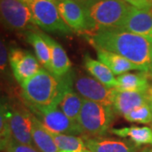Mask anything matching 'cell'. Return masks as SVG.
Listing matches in <instances>:
<instances>
[{
    "label": "cell",
    "mask_w": 152,
    "mask_h": 152,
    "mask_svg": "<svg viewBox=\"0 0 152 152\" xmlns=\"http://www.w3.org/2000/svg\"><path fill=\"white\" fill-rule=\"evenodd\" d=\"M96 49L118 54L138 66L140 71L151 70L152 43L146 38L123 29H103L84 35Z\"/></svg>",
    "instance_id": "cell-1"
},
{
    "label": "cell",
    "mask_w": 152,
    "mask_h": 152,
    "mask_svg": "<svg viewBox=\"0 0 152 152\" xmlns=\"http://www.w3.org/2000/svg\"><path fill=\"white\" fill-rule=\"evenodd\" d=\"M23 97L28 106L38 108L58 107L64 94L73 86V73L57 76L50 71L41 69L35 75L21 85Z\"/></svg>",
    "instance_id": "cell-2"
},
{
    "label": "cell",
    "mask_w": 152,
    "mask_h": 152,
    "mask_svg": "<svg viewBox=\"0 0 152 152\" xmlns=\"http://www.w3.org/2000/svg\"><path fill=\"white\" fill-rule=\"evenodd\" d=\"M83 7L89 23L87 34L103 29H121L129 5L124 0H91Z\"/></svg>",
    "instance_id": "cell-3"
},
{
    "label": "cell",
    "mask_w": 152,
    "mask_h": 152,
    "mask_svg": "<svg viewBox=\"0 0 152 152\" xmlns=\"http://www.w3.org/2000/svg\"><path fill=\"white\" fill-rule=\"evenodd\" d=\"M115 118L112 106L91 102L83 98V105L80 113L78 124L83 134L92 137L105 135Z\"/></svg>",
    "instance_id": "cell-4"
},
{
    "label": "cell",
    "mask_w": 152,
    "mask_h": 152,
    "mask_svg": "<svg viewBox=\"0 0 152 152\" xmlns=\"http://www.w3.org/2000/svg\"><path fill=\"white\" fill-rule=\"evenodd\" d=\"M32 14L35 26L48 33L69 36L73 31L60 16L54 2L52 0H32L27 3Z\"/></svg>",
    "instance_id": "cell-5"
},
{
    "label": "cell",
    "mask_w": 152,
    "mask_h": 152,
    "mask_svg": "<svg viewBox=\"0 0 152 152\" xmlns=\"http://www.w3.org/2000/svg\"><path fill=\"white\" fill-rule=\"evenodd\" d=\"M0 26L11 31L36 29L31 9L22 0H0Z\"/></svg>",
    "instance_id": "cell-6"
},
{
    "label": "cell",
    "mask_w": 152,
    "mask_h": 152,
    "mask_svg": "<svg viewBox=\"0 0 152 152\" xmlns=\"http://www.w3.org/2000/svg\"><path fill=\"white\" fill-rule=\"evenodd\" d=\"M28 107L31 113L51 133L70 135L84 134L79 124L69 118L63 111L58 108V107L53 108H38L31 106Z\"/></svg>",
    "instance_id": "cell-7"
},
{
    "label": "cell",
    "mask_w": 152,
    "mask_h": 152,
    "mask_svg": "<svg viewBox=\"0 0 152 152\" xmlns=\"http://www.w3.org/2000/svg\"><path fill=\"white\" fill-rule=\"evenodd\" d=\"M73 86L82 98L98 103L112 106L114 89H109L92 77L73 73Z\"/></svg>",
    "instance_id": "cell-8"
},
{
    "label": "cell",
    "mask_w": 152,
    "mask_h": 152,
    "mask_svg": "<svg viewBox=\"0 0 152 152\" xmlns=\"http://www.w3.org/2000/svg\"><path fill=\"white\" fill-rule=\"evenodd\" d=\"M9 60L13 75L20 85L33 77L41 69L37 58L31 52L18 47L10 48Z\"/></svg>",
    "instance_id": "cell-9"
},
{
    "label": "cell",
    "mask_w": 152,
    "mask_h": 152,
    "mask_svg": "<svg viewBox=\"0 0 152 152\" xmlns=\"http://www.w3.org/2000/svg\"><path fill=\"white\" fill-rule=\"evenodd\" d=\"M32 113L20 106L10 104L9 130L11 139L24 145H34L31 134Z\"/></svg>",
    "instance_id": "cell-10"
},
{
    "label": "cell",
    "mask_w": 152,
    "mask_h": 152,
    "mask_svg": "<svg viewBox=\"0 0 152 152\" xmlns=\"http://www.w3.org/2000/svg\"><path fill=\"white\" fill-rule=\"evenodd\" d=\"M55 4L63 20L73 31L86 34L89 23L84 7L76 0H56Z\"/></svg>",
    "instance_id": "cell-11"
},
{
    "label": "cell",
    "mask_w": 152,
    "mask_h": 152,
    "mask_svg": "<svg viewBox=\"0 0 152 152\" xmlns=\"http://www.w3.org/2000/svg\"><path fill=\"white\" fill-rule=\"evenodd\" d=\"M121 29L144 37L152 43V8L138 9L129 5Z\"/></svg>",
    "instance_id": "cell-12"
},
{
    "label": "cell",
    "mask_w": 152,
    "mask_h": 152,
    "mask_svg": "<svg viewBox=\"0 0 152 152\" xmlns=\"http://www.w3.org/2000/svg\"><path fill=\"white\" fill-rule=\"evenodd\" d=\"M152 97L149 92L124 91L114 89L113 98V108L115 113L124 117L130 111L140 107L142 105L150 103Z\"/></svg>",
    "instance_id": "cell-13"
},
{
    "label": "cell",
    "mask_w": 152,
    "mask_h": 152,
    "mask_svg": "<svg viewBox=\"0 0 152 152\" xmlns=\"http://www.w3.org/2000/svg\"><path fill=\"white\" fill-rule=\"evenodd\" d=\"M86 148L91 152H139L140 147L130 140H122L112 138L83 137Z\"/></svg>",
    "instance_id": "cell-14"
},
{
    "label": "cell",
    "mask_w": 152,
    "mask_h": 152,
    "mask_svg": "<svg viewBox=\"0 0 152 152\" xmlns=\"http://www.w3.org/2000/svg\"><path fill=\"white\" fill-rule=\"evenodd\" d=\"M41 35L48 45L51 52L50 72L59 77L69 73L71 70V62L64 48L48 35L43 32H41Z\"/></svg>",
    "instance_id": "cell-15"
},
{
    "label": "cell",
    "mask_w": 152,
    "mask_h": 152,
    "mask_svg": "<svg viewBox=\"0 0 152 152\" xmlns=\"http://www.w3.org/2000/svg\"><path fill=\"white\" fill-rule=\"evenodd\" d=\"M100 62L107 66L114 75H121L131 70H140V69L125 58L102 49H96Z\"/></svg>",
    "instance_id": "cell-16"
},
{
    "label": "cell",
    "mask_w": 152,
    "mask_h": 152,
    "mask_svg": "<svg viewBox=\"0 0 152 152\" xmlns=\"http://www.w3.org/2000/svg\"><path fill=\"white\" fill-rule=\"evenodd\" d=\"M149 73L141 71L139 73H125L117 78V90L124 91L147 92L151 88L149 83Z\"/></svg>",
    "instance_id": "cell-17"
},
{
    "label": "cell",
    "mask_w": 152,
    "mask_h": 152,
    "mask_svg": "<svg viewBox=\"0 0 152 152\" xmlns=\"http://www.w3.org/2000/svg\"><path fill=\"white\" fill-rule=\"evenodd\" d=\"M84 63L86 70L102 85L109 89H116L118 86L117 79L113 73L102 62L92 58L86 54L84 58Z\"/></svg>",
    "instance_id": "cell-18"
},
{
    "label": "cell",
    "mask_w": 152,
    "mask_h": 152,
    "mask_svg": "<svg viewBox=\"0 0 152 152\" xmlns=\"http://www.w3.org/2000/svg\"><path fill=\"white\" fill-rule=\"evenodd\" d=\"M32 129L31 134L34 145L40 152H58L59 151L55 144L53 138L43 124L32 114Z\"/></svg>",
    "instance_id": "cell-19"
},
{
    "label": "cell",
    "mask_w": 152,
    "mask_h": 152,
    "mask_svg": "<svg viewBox=\"0 0 152 152\" xmlns=\"http://www.w3.org/2000/svg\"><path fill=\"white\" fill-rule=\"evenodd\" d=\"M25 38L28 43L31 44L37 55L39 63L47 70L50 71L51 68V52L48 45L42 37L39 31L31 30L24 32Z\"/></svg>",
    "instance_id": "cell-20"
},
{
    "label": "cell",
    "mask_w": 152,
    "mask_h": 152,
    "mask_svg": "<svg viewBox=\"0 0 152 152\" xmlns=\"http://www.w3.org/2000/svg\"><path fill=\"white\" fill-rule=\"evenodd\" d=\"M111 132L121 138H129V140L137 146L152 145V129L149 127L131 126L120 129H113Z\"/></svg>",
    "instance_id": "cell-21"
},
{
    "label": "cell",
    "mask_w": 152,
    "mask_h": 152,
    "mask_svg": "<svg viewBox=\"0 0 152 152\" xmlns=\"http://www.w3.org/2000/svg\"><path fill=\"white\" fill-rule=\"evenodd\" d=\"M82 105L83 98L74 91L73 86H70L64 94L58 107L69 118L78 123Z\"/></svg>",
    "instance_id": "cell-22"
},
{
    "label": "cell",
    "mask_w": 152,
    "mask_h": 152,
    "mask_svg": "<svg viewBox=\"0 0 152 152\" xmlns=\"http://www.w3.org/2000/svg\"><path fill=\"white\" fill-rule=\"evenodd\" d=\"M51 134L53 138V140L58 151L68 152H84L87 150L84 139L80 137L54 133H51Z\"/></svg>",
    "instance_id": "cell-23"
},
{
    "label": "cell",
    "mask_w": 152,
    "mask_h": 152,
    "mask_svg": "<svg viewBox=\"0 0 152 152\" xmlns=\"http://www.w3.org/2000/svg\"><path fill=\"white\" fill-rule=\"evenodd\" d=\"M125 119L131 123H138V124H151L152 122V108L150 103L142 105L130 111L124 117Z\"/></svg>",
    "instance_id": "cell-24"
},
{
    "label": "cell",
    "mask_w": 152,
    "mask_h": 152,
    "mask_svg": "<svg viewBox=\"0 0 152 152\" xmlns=\"http://www.w3.org/2000/svg\"><path fill=\"white\" fill-rule=\"evenodd\" d=\"M9 49L4 37L0 34V80L8 81L10 77Z\"/></svg>",
    "instance_id": "cell-25"
},
{
    "label": "cell",
    "mask_w": 152,
    "mask_h": 152,
    "mask_svg": "<svg viewBox=\"0 0 152 152\" xmlns=\"http://www.w3.org/2000/svg\"><path fill=\"white\" fill-rule=\"evenodd\" d=\"M9 113L10 104L0 102V134L11 138L9 130Z\"/></svg>",
    "instance_id": "cell-26"
},
{
    "label": "cell",
    "mask_w": 152,
    "mask_h": 152,
    "mask_svg": "<svg viewBox=\"0 0 152 152\" xmlns=\"http://www.w3.org/2000/svg\"><path fill=\"white\" fill-rule=\"evenodd\" d=\"M5 150L7 152H40L32 145H24L10 139L6 145Z\"/></svg>",
    "instance_id": "cell-27"
},
{
    "label": "cell",
    "mask_w": 152,
    "mask_h": 152,
    "mask_svg": "<svg viewBox=\"0 0 152 152\" xmlns=\"http://www.w3.org/2000/svg\"><path fill=\"white\" fill-rule=\"evenodd\" d=\"M124 2L129 4L131 6L138 9H151L152 8L147 0H124Z\"/></svg>",
    "instance_id": "cell-28"
},
{
    "label": "cell",
    "mask_w": 152,
    "mask_h": 152,
    "mask_svg": "<svg viewBox=\"0 0 152 152\" xmlns=\"http://www.w3.org/2000/svg\"><path fill=\"white\" fill-rule=\"evenodd\" d=\"M11 138H7L5 136L0 134V150H4L7 145L8 141L10 140Z\"/></svg>",
    "instance_id": "cell-29"
},
{
    "label": "cell",
    "mask_w": 152,
    "mask_h": 152,
    "mask_svg": "<svg viewBox=\"0 0 152 152\" xmlns=\"http://www.w3.org/2000/svg\"><path fill=\"white\" fill-rule=\"evenodd\" d=\"M76 1H77V2H79L82 6H84V5H86L87 3H89L91 0H76Z\"/></svg>",
    "instance_id": "cell-30"
},
{
    "label": "cell",
    "mask_w": 152,
    "mask_h": 152,
    "mask_svg": "<svg viewBox=\"0 0 152 152\" xmlns=\"http://www.w3.org/2000/svg\"><path fill=\"white\" fill-rule=\"evenodd\" d=\"M148 92L150 94V96L152 97V86H151V88L149 89V91H148Z\"/></svg>",
    "instance_id": "cell-31"
},
{
    "label": "cell",
    "mask_w": 152,
    "mask_h": 152,
    "mask_svg": "<svg viewBox=\"0 0 152 152\" xmlns=\"http://www.w3.org/2000/svg\"><path fill=\"white\" fill-rule=\"evenodd\" d=\"M147 148H148V147H145V148H144V149H143V150H141V151H139V152H146V151H147Z\"/></svg>",
    "instance_id": "cell-32"
},
{
    "label": "cell",
    "mask_w": 152,
    "mask_h": 152,
    "mask_svg": "<svg viewBox=\"0 0 152 152\" xmlns=\"http://www.w3.org/2000/svg\"><path fill=\"white\" fill-rule=\"evenodd\" d=\"M146 152H152V148H149V147H148V148H147Z\"/></svg>",
    "instance_id": "cell-33"
},
{
    "label": "cell",
    "mask_w": 152,
    "mask_h": 152,
    "mask_svg": "<svg viewBox=\"0 0 152 152\" xmlns=\"http://www.w3.org/2000/svg\"><path fill=\"white\" fill-rule=\"evenodd\" d=\"M147 1H148V3L150 4V5L152 7V0H147Z\"/></svg>",
    "instance_id": "cell-34"
},
{
    "label": "cell",
    "mask_w": 152,
    "mask_h": 152,
    "mask_svg": "<svg viewBox=\"0 0 152 152\" xmlns=\"http://www.w3.org/2000/svg\"><path fill=\"white\" fill-rule=\"evenodd\" d=\"M22 1H23V2H25V3H26V4H27V3H29V2H30V1H32V0H22Z\"/></svg>",
    "instance_id": "cell-35"
},
{
    "label": "cell",
    "mask_w": 152,
    "mask_h": 152,
    "mask_svg": "<svg viewBox=\"0 0 152 152\" xmlns=\"http://www.w3.org/2000/svg\"><path fill=\"white\" fill-rule=\"evenodd\" d=\"M151 75H152V56H151Z\"/></svg>",
    "instance_id": "cell-36"
},
{
    "label": "cell",
    "mask_w": 152,
    "mask_h": 152,
    "mask_svg": "<svg viewBox=\"0 0 152 152\" xmlns=\"http://www.w3.org/2000/svg\"><path fill=\"white\" fill-rule=\"evenodd\" d=\"M84 152H91V151H89V150L87 149L86 151H84Z\"/></svg>",
    "instance_id": "cell-37"
},
{
    "label": "cell",
    "mask_w": 152,
    "mask_h": 152,
    "mask_svg": "<svg viewBox=\"0 0 152 152\" xmlns=\"http://www.w3.org/2000/svg\"><path fill=\"white\" fill-rule=\"evenodd\" d=\"M151 108H152V101L151 102ZM151 124H152V122H151Z\"/></svg>",
    "instance_id": "cell-38"
},
{
    "label": "cell",
    "mask_w": 152,
    "mask_h": 152,
    "mask_svg": "<svg viewBox=\"0 0 152 152\" xmlns=\"http://www.w3.org/2000/svg\"><path fill=\"white\" fill-rule=\"evenodd\" d=\"M58 152H68V151H58Z\"/></svg>",
    "instance_id": "cell-39"
}]
</instances>
